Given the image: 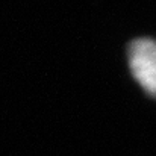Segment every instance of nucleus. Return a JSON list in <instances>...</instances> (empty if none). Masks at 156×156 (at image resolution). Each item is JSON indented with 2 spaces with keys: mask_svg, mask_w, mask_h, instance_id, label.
Listing matches in <instances>:
<instances>
[{
  "mask_svg": "<svg viewBox=\"0 0 156 156\" xmlns=\"http://www.w3.org/2000/svg\"><path fill=\"white\" fill-rule=\"evenodd\" d=\"M127 62L141 88L156 99V41L138 38L129 44Z\"/></svg>",
  "mask_w": 156,
  "mask_h": 156,
  "instance_id": "f257e3e1",
  "label": "nucleus"
}]
</instances>
